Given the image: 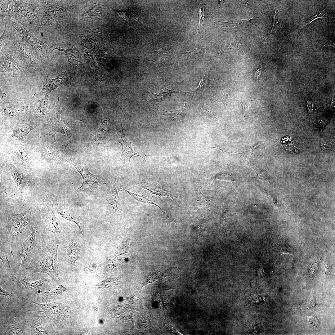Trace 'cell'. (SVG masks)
<instances>
[{
  "mask_svg": "<svg viewBox=\"0 0 335 335\" xmlns=\"http://www.w3.org/2000/svg\"><path fill=\"white\" fill-rule=\"evenodd\" d=\"M40 227L32 228L31 234L21 239L16 250L13 252V260L10 261L11 267L20 269L21 273L33 270L44 246L47 244V234L41 231Z\"/></svg>",
  "mask_w": 335,
  "mask_h": 335,
  "instance_id": "6da1fadb",
  "label": "cell"
},
{
  "mask_svg": "<svg viewBox=\"0 0 335 335\" xmlns=\"http://www.w3.org/2000/svg\"><path fill=\"white\" fill-rule=\"evenodd\" d=\"M6 215L8 226L6 236L0 239V254L13 257V244L21 236L25 227H40V222L39 216L30 210L20 214L7 211Z\"/></svg>",
  "mask_w": 335,
  "mask_h": 335,
  "instance_id": "7a4b0ae2",
  "label": "cell"
},
{
  "mask_svg": "<svg viewBox=\"0 0 335 335\" xmlns=\"http://www.w3.org/2000/svg\"><path fill=\"white\" fill-rule=\"evenodd\" d=\"M0 155L7 162L26 169L39 162L36 146L27 142L12 145H0Z\"/></svg>",
  "mask_w": 335,
  "mask_h": 335,
  "instance_id": "3957f363",
  "label": "cell"
},
{
  "mask_svg": "<svg viewBox=\"0 0 335 335\" xmlns=\"http://www.w3.org/2000/svg\"><path fill=\"white\" fill-rule=\"evenodd\" d=\"M58 243L54 236L47 234L46 245L42 250L32 273L27 277L35 273H43L57 281L58 278Z\"/></svg>",
  "mask_w": 335,
  "mask_h": 335,
  "instance_id": "277c9868",
  "label": "cell"
},
{
  "mask_svg": "<svg viewBox=\"0 0 335 335\" xmlns=\"http://www.w3.org/2000/svg\"><path fill=\"white\" fill-rule=\"evenodd\" d=\"M32 118L23 123H0V143L3 145H12L26 143V137L34 129L42 126Z\"/></svg>",
  "mask_w": 335,
  "mask_h": 335,
  "instance_id": "5b68a950",
  "label": "cell"
},
{
  "mask_svg": "<svg viewBox=\"0 0 335 335\" xmlns=\"http://www.w3.org/2000/svg\"><path fill=\"white\" fill-rule=\"evenodd\" d=\"M13 4L8 10L9 16L16 19L28 29H33L39 25L41 16L36 6L20 1H14Z\"/></svg>",
  "mask_w": 335,
  "mask_h": 335,
  "instance_id": "8992f818",
  "label": "cell"
},
{
  "mask_svg": "<svg viewBox=\"0 0 335 335\" xmlns=\"http://www.w3.org/2000/svg\"><path fill=\"white\" fill-rule=\"evenodd\" d=\"M60 97L53 109L51 117L47 123L40 127L41 138L47 143H57L56 135L58 132L66 135L69 133L70 129L64 124L60 118V115L64 110L61 108Z\"/></svg>",
  "mask_w": 335,
  "mask_h": 335,
  "instance_id": "52a82bcc",
  "label": "cell"
},
{
  "mask_svg": "<svg viewBox=\"0 0 335 335\" xmlns=\"http://www.w3.org/2000/svg\"><path fill=\"white\" fill-rule=\"evenodd\" d=\"M2 100L0 101V123H23L33 118V105H16Z\"/></svg>",
  "mask_w": 335,
  "mask_h": 335,
  "instance_id": "ba28073f",
  "label": "cell"
},
{
  "mask_svg": "<svg viewBox=\"0 0 335 335\" xmlns=\"http://www.w3.org/2000/svg\"><path fill=\"white\" fill-rule=\"evenodd\" d=\"M66 161L75 168L82 177V185L76 190V193L83 196L98 193L105 184L101 176L92 174L85 165H75Z\"/></svg>",
  "mask_w": 335,
  "mask_h": 335,
  "instance_id": "9c48e42d",
  "label": "cell"
},
{
  "mask_svg": "<svg viewBox=\"0 0 335 335\" xmlns=\"http://www.w3.org/2000/svg\"><path fill=\"white\" fill-rule=\"evenodd\" d=\"M49 97V95L43 88L40 92L36 90L33 97V118L42 125L47 123L53 110L51 109Z\"/></svg>",
  "mask_w": 335,
  "mask_h": 335,
  "instance_id": "30bf717a",
  "label": "cell"
},
{
  "mask_svg": "<svg viewBox=\"0 0 335 335\" xmlns=\"http://www.w3.org/2000/svg\"><path fill=\"white\" fill-rule=\"evenodd\" d=\"M45 216V230L51 233L59 243L69 232L60 220L56 217L52 203H47L43 209Z\"/></svg>",
  "mask_w": 335,
  "mask_h": 335,
  "instance_id": "8fae6325",
  "label": "cell"
},
{
  "mask_svg": "<svg viewBox=\"0 0 335 335\" xmlns=\"http://www.w3.org/2000/svg\"><path fill=\"white\" fill-rule=\"evenodd\" d=\"M10 21V25L13 33L21 38L23 40L25 41L36 50L49 54L58 48L56 45L40 40L19 24L12 21Z\"/></svg>",
  "mask_w": 335,
  "mask_h": 335,
  "instance_id": "7c38bea8",
  "label": "cell"
},
{
  "mask_svg": "<svg viewBox=\"0 0 335 335\" xmlns=\"http://www.w3.org/2000/svg\"><path fill=\"white\" fill-rule=\"evenodd\" d=\"M47 144L45 148L36 147L39 162L48 166L56 165L64 159L61 145L57 143Z\"/></svg>",
  "mask_w": 335,
  "mask_h": 335,
  "instance_id": "4fadbf2b",
  "label": "cell"
},
{
  "mask_svg": "<svg viewBox=\"0 0 335 335\" xmlns=\"http://www.w3.org/2000/svg\"><path fill=\"white\" fill-rule=\"evenodd\" d=\"M15 295L38 305L42 309V311H39L44 313L46 315L45 317L52 320L56 325L58 324L60 321L64 320L65 317L67 307L65 304L63 302H46L45 303H41L24 298L16 294H15Z\"/></svg>",
  "mask_w": 335,
  "mask_h": 335,
  "instance_id": "5bb4252c",
  "label": "cell"
},
{
  "mask_svg": "<svg viewBox=\"0 0 335 335\" xmlns=\"http://www.w3.org/2000/svg\"><path fill=\"white\" fill-rule=\"evenodd\" d=\"M55 211L59 217L76 224L80 233L83 234L87 221L80 217L79 208L72 209L66 204H62L56 208Z\"/></svg>",
  "mask_w": 335,
  "mask_h": 335,
  "instance_id": "9a60e30c",
  "label": "cell"
},
{
  "mask_svg": "<svg viewBox=\"0 0 335 335\" xmlns=\"http://www.w3.org/2000/svg\"><path fill=\"white\" fill-rule=\"evenodd\" d=\"M116 139L122 146V153L120 160L121 163L127 166L132 167L130 163V159L134 155L140 157L145 159L146 155H141L134 152L131 143L127 140L125 136L122 123L117 127Z\"/></svg>",
  "mask_w": 335,
  "mask_h": 335,
  "instance_id": "2e32d148",
  "label": "cell"
},
{
  "mask_svg": "<svg viewBox=\"0 0 335 335\" xmlns=\"http://www.w3.org/2000/svg\"><path fill=\"white\" fill-rule=\"evenodd\" d=\"M99 193L100 194L104 209L111 213H118L119 199L117 188L113 186L105 190L102 187Z\"/></svg>",
  "mask_w": 335,
  "mask_h": 335,
  "instance_id": "e0dca14e",
  "label": "cell"
},
{
  "mask_svg": "<svg viewBox=\"0 0 335 335\" xmlns=\"http://www.w3.org/2000/svg\"><path fill=\"white\" fill-rule=\"evenodd\" d=\"M6 163L19 194L22 196L28 184L26 169L7 162Z\"/></svg>",
  "mask_w": 335,
  "mask_h": 335,
  "instance_id": "ac0fdd59",
  "label": "cell"
},
{
  "mask_svg": "<svg viewBox=\"0 0 335 335\" xmlns=\"http://www.w3.org/2000/svg\"><path fill=\"white\" fill-rule=\"evenodd\" d=\"M72 82V77L68 75L55 77L53 75L44 77L43 89L49 96L51 92L55 89L69 87Z\"/></svg>",
  "mask_w": 335,
  "mask_h": 335,
  "instance_id": "d6986e66",
  "label": "cell"
},
{
  "mask_svg": "<svg viewBox=\"0 0 335 335\" xmlns=\"http://www.w3.org/2000/svg\"><path fill=\"white\" fill-rule=\"evenodd\" d=\"M20 71L21 67L17 62L13 54L7 52L1 54V72L16 74Z\"/></svg>",
  "mask_w": 335,
  "mask_h": 335,
  "instance_id": "ffe728a7",
  "label": "cell"
},
{
  "mask_svg": "<svg viewBox=\"0 0 335 335\" xmlns=\"http://www.w3.org/2000/svg\"><path fill=\"white\" fill-rule=\"evenodd\" d=\"M24 277L22 279H19L18 281L25 287L28 297L36 294L38 292L43 291L50 283V280L48 278L42 276L38 280L28 282L25 280Z\"/></svg>",
  "mask_w": 335,
  "mask_h": 335,
  "instance_id": "44dd1931",
  "label": "cell"
},
{
  "mask_svg": "<svg viewBox=\"0 0 335 335\" xmlns=\"http://www.w3.org/2000/svg\"><path fill=\"white\" fill-rule=\"evenodd\" d=\"M110 128L108 122L103 118L101 119V124L96 132L92 141V144L93 146L97 147L106 142Z\"/></svg>",
  "mask_w": 335,
  "mask_h": 335,
  "instance_id": "7402d4cb",
  "label": "cell"
},
{
  "mask_svg": "<svg viewBox=\"0 0 335 335\" xmlns=\"http://www.w3.org/2000/svg\"><path fill=\"white\" fill-rule=\"evenodd\" d=\"M100 36V33L98 31L97 29H91L90 31L83 38L81 45H83L87 49H95L96 43L99 42L98 41L101 37Z\"/></svg>",
  "mask_w": 335,
  "mask_h": 335,
  "instance_id": "603a6c76",
  "label": "cell"
},
{
  "mask_svg": "<svg viewBox=\"0 0 335 335\" xmlns=\"http://www.w3.org/2000/svg\"><path fill=\"white\" fill-rule=\"evenodd\" d=\"M179 84V83L175 82L158 93L152 94V97L154 103L158 104L161 101L168 99L171 94L173 92V91L177 87Z\"/></svg>",
  "mask_w": 335,
  "mask_h": 335,
  "instance_id": "cb8c5ba5",
  "label": "cell"
},
{
  "mask_svg": "<svg viewBox=\"0 0 335 335\" xmlns=\"http://www.w3.org/2000/svg\"><path fill=\"white\" fill-rule=\"evenodd\" d=\"M152 60H150L155 62L157 66L158 73L163 68L166 59L167 58V51L164 48L158 51H153L152 53Z\"/></svg>",
  "mask_w": 335,
  "mask_h": 335,
  "instance_id": "d4e9b609",
  "label": "cell"
},
{
  "mask_svg": "<svg viewBox=\"0 0 335 335\" xmlns=\"http://www.w3.org/2000/svg\"><path fill=\"white\" fill-rule=\"evenodd\" d=\"M25 325V321L23 320L15 324L6 326L3 330L4 335H24L23 331Z\"/></svg>",
  "mask_w": 335,
  "mask_h": 335,
  "instance_id": "484cf974",
  "label": "cell"
},
{
  "mask_svg": "<svg viewBox=\"0 0 335 335\" xmlns=\"http://www.w3.org/2000/svg\"><path fill=\"white\" fill-rule=\"evenodd\" d=\"M163 111L168 118L174 122L179 124L184 119L186 113V109H184L170 111Z\"/></svg>",
  "mask_w": 335,
  "mask_h": 335,
  "instance_id": "4316f807",
  "label": "cell"
},
{
  "mask_svg": "<svg viewBox=\"0 0 335 335\" xmlns=\"http://www.w3.org/2000/svg\"><path fill=\"white\" fill-rule=\"evenodd\" d=\"M30 324L35 334H50L47 329L41 324V322L37 318H33L31 321Z\"/></svg>",
  "mask_w": 335,
  "mask_h": 335,
  "instance_id": "83f0119b",
  "label": "cell"
},
{
  "mask_svg": "<svg viewBox=\"0 0 335 335\" xmlns=\"http://www.w3.org/2000/svg\"><path fill=\"white\" fill-rule=\"evenodd\" d=\"M143 186L145 188L154 194L160 196H169L176 202L175 200L173 199L174 196L163 189H159L156 187H154L153 185L151 184L144 182L143 183Z\"/></svg>",
  "mask_w": 335,
  "mask_h": 335,
  "instance_id": "f1b7e54d",
  "label": "cell"
},
{
  "mask_svg": "<svg viewBox=\"0 0 335 335\" xmlns=\"http://www.w3.org/2000/svg\"><path fill=\"white\" fill-rule=\"evenodd\" d=\"M254 16L248 20H231L227 21H222L217 20L220 24L223 26L228 27H237L240 25H249L253 24L252 22Z\"/></svg>",
  "mask_w": 335,
  "mask_h": 335,
  "instance_id": "f546056e",
  "label": "cell"
},
{
  "mask_svg": "<svg viewBox=\"0 0 335 335\" xmlns=\"http://www.w3.org/2000/svg\"><path fill=\"white\" fill-rule=\"evenodd\" d=\"M240 37L238 36L234 37L231 40L230 44L227 45L224 49L217 52L218 53H226L236 51L239 50Z\"/></svg>",
  "mask_w": 335,
  "mask_h": 335,
  "instance_id": "4dcf8cb0",
  "label": "cell"
},
{
  "mask_svg": "<svg viewBox=\"0 0 335 335\" xmlns=\"http://www.w3.org/2000/svg\"><path fill=\"white\" fill-rule=\"evenodd\" d=\"M112 9L117 15L120 16L130 24L132 23L134 20H138L134 16V13L131 9L121 10H117L113 8Z\"/></svg>",
  "mask_w": 335,
  "mask_h": 335,
  "instance_id": "1f68e13d",
  "label": "cell"
},
{
  "mask_svg": "<svg viewBox=\"0 0 335 335\" xmlns=\"http://www.w3.org/2000/svg\"><path fill=\"white\" fill-rule=\"evenodd\" d=\"M101 7L99 5L96 4L87 12V16L90 18H101Z\"/></svg>",
  "mask_w": 335,
  "mask_h": 335,
  "instance_id": "d6a6232c",
  "label": "cell"
},
{
  "mask_svg": "<svg viewBox=\"0 0 335 335\" xmlns=\"http://www.w3.org/2000/svg\"><path fill=\"white\" fill-rule=\"evenodd\" d=\"M67 288L62 285L59 284L58 286L53 290L48 292H44V296L45 298H49L56 296L63 292L67 291Z\"/></svg>",
  "mask_w": 335,
  "mask_h": 335,
  "instance_id": "836d02e7",
  "label": "cell"
},
{
  "mask_svg": "<svg viewBox=\"0 0 335 335\" xmlns=\"http://www.w3.org/2000/svg\"><path fill=\"white\" fill-rule=\"evenodd\" d=\"M208 82V76L207 74H204L203 78L201 79L199 85L196 89L194 90L191 92L188 93L189 94L195 93L196 92H200L203 91L206 88Z\"/></svg>",
  "mask_w": 335,
  "mask_h": 335,
  "instance_id": "e575fe53",
  "label": "cell"
},
{
  "mask_svg": "<svg viewBox=\"0 0 335 335\" xmlns=\"http://www.w3.org/2000/svg\"><path fill=\"white\" fill-rule=\"evenodd\" d=\"M205 50L204 48H197L193 50L185 52V55L188 57L198 59L203 55Z\"/></svg>",
  "mask_w": 335,
  "mask_h": 335,
  "instance_id": "d590c367",
  "label": "cell"
},
{
  "mask_svg": "<svg viewBox=\"0 0 335 335\" xmlns=\"http://www.w3.org/2000/svg\"><path fill=\"white\" fill-rule=\"evenodd\" d=\"M11 1H0V19L3 21L7 15L9 5Z\"/></svg>",
  "mask_w": 335,
  "mask_h": 335,
  "instance_id": "8d00e7d4",
  "label": "cell"
},
{
  "mask_svg": "<svg viewBox=\"0 0 335 335\" xmlns=\"http://www.w3.org/2000/svg\"><path fill=\"white\" fill-rule=\"evenodd\" d=\"M325 9L322 11H320L318 9L317 10V13L316 14L313 16H312L309 18L306 21L304 25L301 28V29L303 28L305 26L310 24L312 22L315 20L323 17L326 14V10Z\"/></svg>",
  "mask_w": 335,
  "mask_h": 335,
  "instance_id": "74e56055",
  "label": "cell"
},
{
  "mask_svg": "<svg viewBox=\"0 0 335 335\" xmlns=\"http://www.w3.org/2000/svg\"><path fill=\"white\" fill-rule=\"evenodd\" d=\"M257 176L264 182L271 184V182L269 176L265 172L259 169H254Z\"/></svg>",
  "mask_w": 335,
  "mask_h": 335,
  "instance_id": "f35d334b",
  "label": "cell"
},
{
  "mask_svg": "<svg viewBox=\"0 0 335 335\" xmlns=\"http://www.w3.org/2000/svg\"><path fill=\"white\" fill-rule=\"evenodd\" d=\"M118 265L117 262L115 260L110 259L107 261L106 264V267L108 271L112 272L116 270Z\"/></svg>",
  "mask_w": 335,
  "mask_h": 335,
  "instance_id": "ab89813d",
  "label": "cell"
},
{
  "mask_svg": "<svg viewBox=\"0 0 335 335\" xmlns=\"http://www.w3.org/2000/svg\"><path fill=\"white\" fill-rule=\"evenodd\" d=\"M159 272H157L154 273L149 276L143 282L141 285L142 287L146 285L151 283L157 281L159 279Z\"/></svg>",
  "mask_w": 335,
  "mask_h": 335,
  "instance_id": "60d3db41",
  "label": "cell"
},
{
  "mask_svg": "<svg viewBox=\"0 0 335 335\" xmlns=\"http://www.w3.org/2000/svg\"><path fill=\"white\" fill-rule=\"evenodd\" d=\"M215 179L216 180H219L221 181H229L232 183L235 181L234 178L230 174L227 173L219 174L215 177Z\"/></svg>",
  "mask_w": 335,
  "mask_h": 335,
  "instance_id": "b9f144b4",
  "label": "cell"
},
{
  "mask_svg": "<svg viewBox=\"0 0 335 335\" xmlns=\"http://www.w3.org/2000/svg\"><path fill=\"white\" fill-rule=\"evenodd\" d=\"M118 281L116 279H109L103 281L99 286L103 285L110 287L116 285L118 283Z\"/></svg>",
  "mask_w": 335,
  "mask_h": 335,
  "instance_id": "7bdbcfd3",
  "label": "cell"
},
{
  "mask_svg": "<svg viewBox=\"0 0 335 335\" xmlns=\"http://www.w3.org/2000/svg\"><path fill=\"white\" fill-rule=\"evenodd\" d=\"M279 17L278 14V10L276 9L274 18V23L271 32L275 29V26L278 24L279 21Z\"/></svg>",
  "mask_w": 335,
  "mask_h": 335,
  "instance_id": "ee69618b",
  "label": "cell"
},
{
  "mask_svg": "<svg viewBox=\"0 0 335 335\" xmlns=\"http://www.w3.org/2000/svg\"><path fill=\"white\" fill-rule=\"evenodd\" d=\"M0 293L1 297H6L8 298H11V295L13 294L12 293L5 290L1 286L0 287Z\"/></svg>",
  "mask_w": 335,
  "mask_h": 335,
  "instance_id": "f6af8a7d",
  "label": "cell"
},
{
  "mask_svg": "<svg viewBox=\"0 0 335 335\" xmlns=\"http://www.w3.org/2000/svg\"><path fill=\"white\" fill-rule=\"evenodd\" d=\"M200 20L199 25V29H200L204 21V11L203 8H200Z\"/></svg>",
  "mask_w": 335,
  "mask_h": 335,
  "instance_id": "bcb514c9",
  "label": "cell"
},
{
  "mask_svg": "<svg viewBox=\"0 0 335 335\" xmlns=\"http://www.w3.org/2000/svg\"><path fill=\"white\" fill-rule=\"evenodd\" d=\"M242 105L243 109V117H245L247 115L248 113V104L246 102L245 105H244L243 103L239 102Z\"/></svg>",
  "mask_w": 335,
  "mask_h": 335,
  "instance_id": "7dc6e473",
  "label": "cell"
},
{
  "mask_svg": "<svg viewBox=\"0 0 335 335\" xmlns=\"http://www.w3.org/2000/svg\"><path fill=\"white\" fill-rule=\"evenodd\" d=\"M262 69V65H261L260 68L258 69L256 71V72L254 75L255 78L257 80H259V79L260 78L261 74V72Z\"/></svg>",
  "mask_w": 335,
  "mask_h": 335,
  "instance_id": "c3c4849f",
  "label": "cell"
},
{
  "mask_svg": "<svg viewBox=\"0 0 335 335\" xmlns=\"http://www.w3.org/2000/svg\"><path fill=\"white\" fill-rule=\"evenodd\" d=\"M141 321H139V323L141 325L145 326H149V322L147 319H141Z\"/></svg>",
  "mask_w": 335,
  "mask_h": 335,
  "instance_id": "681fc988",
  "label": "cell"
},
{
  "mask_svg": "<svg viewBox=\"0 0 335 335\" xmlns=\"http://www.w3.org/2000/svg\"><path fill=\"white\" fill-rule=\"evenodd\" d=\"M261 144V143H258L256 145H255L253 146V147L252 148V150H254L258 146H259Z\"/></svg>",
  "mask_w": 335,
  "mask_h": 335,
  "instance_id": "f907efd6",
  "label": "cell"
}]
</instances>
